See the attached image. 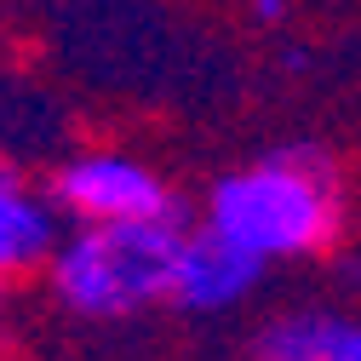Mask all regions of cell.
Returning <instances> with one entry per match:
<instances>
[{
    "label": "cell",
    "instance_id": "obj_1",
    "mask_svg": "<svg viewBox=\"0 0 361 361\" xmlns=\"http://www.w3.org/2000/svg\"><path fill=\"white\" fill-rule=\"evenodd\" d=\"M207 230L230 235L264 264L327 252L344 230L338 166L310 144L269 149L264 161L224 172L207 190Z\"/></svg>",
    "mask_w": 361,
    "mask_h": 361
},
{
    "label": "cell",
    "instance_id": "obj_2",
    "mask_svg": "<svg viewBox=\"0 0 361 361\" xmlns=\"http://www.w3.org/2000/svg\"><path fill=\"white\" fill-rule=\"evenodd\" d=\"M178 218H121V224H75L47 252L52 298L80 322H126L166 304L172 258H178Z\"/></svg>",
    "mask_w": 361,
    "mask_h": 361
},
{
    "label": "cell",
    "instance_id": "obj_3",
    "mask_svg": "<svg viewBox=\"0 0 361 361\" xmlns=\"http://www.w3.org/2000/svg\"><path fill=\"white\" fill-rule=\"evenodd\" d=\"M47 201L75 224H121V218H178L172 184L126 149H80L47 178Z\"/></svg>",
    "mask_w": 361,
    "mask_h": 361
},
{
    "label": "cell",
    "instance_id": "obj_4",
    "mask_svg": "<svg viewBox=\"0 0 361 361\" xmlns=\"http://www.w3.org/2000/svg\"><path fill=\"white\" fill-rule=\"evenodd\" d=\"M264 258H252L247 247H235L230 235L218 230H184L178 235V258H172V287H166V304L190 310V315H212V310H235L258 276H264Z\"/></svg>",
    "mask_w": 361,
    "mask_h": 361
},
{
    "label": "cell",
    "instance_id": "obj_5",
    "mask_svg": "<svg viewBox=\"0 0 361 361\" xmlns=\"http://www.w3.org/2000/svg\"><path fill=\"white\" fill-rule=\"evenodd\" d=\"M58 241V212L52 201L23 184V172H12L0 161V293H6L18 276L47 264Z\"/></svg>",
    "mask_w": 361,
    "mask_h": 361
},
{
    "label": "cell",
    "instance_id": "obj_6",
    "mask_svg": "<svg viewBox=\"0 0 361 361\" xmlns=\"http://www.w3.org/2000/svg\"><path fill=\"white\" fill-rule=\"evenodd\" d=\"M322 361H361V322H327V344H322Z\"/></svg>",
    "mask_w": 361,
    "mask_h": 361
},
{
    "label": "cell",
    "instance_id": "obj_7",
    "mask_svg": "<svg viewBox=\"0 0 361 361\" xmlns=\"http://www.w3.org/2000/svg\"><path fill=\"white\" fill-rule=\"evenodd\" d=\"M287 12H293V0H252L258 23H287Z\"/></svg>",
    "mask_w": 361,
    "mask_h": 361
}]
</instances>
